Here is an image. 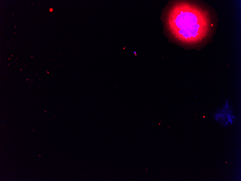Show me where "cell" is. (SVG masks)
<instances>
[{
  "mask_svg": "<svg viewBox=\"0 0 241 181\" xmlns=\"http://www.w3.org/2000/svg\"><path fill=\"white\" fill-rule=\"evenodd\" d=\"M224 105L220 109H217L213 114L214 118L222 126L228 127L235 121L236 118L233 113L229 100H227Z\"/></svg>",
  "mask_w": 241,
  "mask_h": 181,
  "instance_id": "6da1fadb",
  "label": "cell"
},
{
  "mask_svg": "<svg viewBox=\"0 0 241 181\" xmlns=\"http://www.w3.org/2000/svg\"><path fill=\"white\" fill-rule=\"evenodd\" d=\"M53 9H50V11H53Z\"/></svg>",
  "mask_w": 241,
  "mask_h": 181,
  "instance_id": "7a4b0ae2",
  "label": "cell"
}]
</instances>
